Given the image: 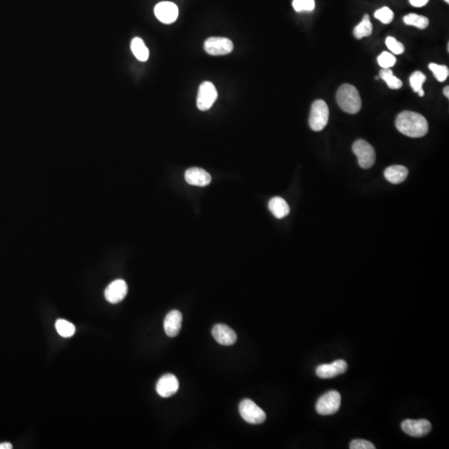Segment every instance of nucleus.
<instances>
[{"label": "nucleus", "mask_w": 449, "mask_h": 449, "mask_svg": "<svg viewBox=\"0 0 449 449\" xmlns=\"http://www.w3.org/2000/svg\"><path fill=\"white\" fill-rule=\"evenodd\" d=\"M395 125L401 133L413 138L424 137L429 131L426 118L420 113L410 111H404L398 115Z\"/></svg>", "instance_id": "nucleus-1"}, {"label": "nucleus", "mask_w": 449, "mask_h": 449, "mask_svg": "<svg viewBox=\"0 0 449 449\" xmlns=\"http://www.w3.org/2000/svg\"><path fill=\"white\" fill-rule=\"evenodd\" d=\"M336 101L340 108L347 113L356 114L361 111V98L358 90L353 85H342L338 90Z\"/></svg>", "instance_id": "nucleus-2"}, {"label": "nucleus", "mask_w": 449, "mask_h": 449, "mask_svg": "<svg viewBox=\"0 0 449 449\" xmlns=\"http://www.w3.org/2000/svg\"><path fill=\"white\" fill-rule=\"evenodd\" d=\"M328 105L323 100H316L312 103L310 108L309 124L313 131L320 132L325 128L328 121Z\"/></svg>", "instance_id": "nucleus-3"}, {"label": "nucleus", "mask_w": 449, "mask_h": 449, "mask_svg": "<svg viewBox=\"0 0 449 449\" xmlns=\"http://www.w3.org/2000/svg\"><path fill=\"white\" fill-rule=\"evenodd\" d=\"M353 152L358 158V165L362 168L369 169L373 167L376 159L374 147L368 141L360 139L353 144Z\"/></svg>", "instance_id": "nucleus-4"}, {"label": "nucleus", "mask_w": 449, "mask_h": 449, "mask_svg": "<svg viewBox=\"0 0 449 449\" xmlns=\"http://www.w3.org/2000/svg\"><path fill=\"white\" fill-rule=\"evenodd\" d=\"M240 413L242 418L251 424H260L266 420L264 411L251 399H244L239 406Z\"/></svg>", "instance_id": "nucleus-5"}, {"label": "nucleus", "mask_w": 449, "mask_h": 449, "mask_svg": "<svg viewBox=\"0 0 449 449\" xmlns=\"http://www.w3.org/2000/svg\"><path fill=\"white\" fill-rule=\"evenodd\" d=\"M340 404L341 395L340 393L331 390L319 398L316 404V411L319 414H334L340 409Z\"/></svg>", "instance_id": "nucleus-6"}, {"label": "nucleus", "mask_w": 449, "mask_h": 449, "mask_svg": "<svg viewBox=\"0 0 449 449\" xmlns=\"http://www.w3.org/2000/svg\"><path fill=\"white\" fill-rule=\"evenodd\" d=\"M217 88L211 82H204L199 87L196 105L201 111H207L217 99Z\"/></svg>", "instance_id": "nucleus-7"}, {"label": "nucleus", "mask_w": 449, "mask_h": 449, "mask_svg": "<svg viewBox=\"0 0 449 449\" xmlns=\"http://www.w3.org/2000/svg\"><path fill=\"white\" fill-rule=\"evenodd\" d=\"M233 48L231 40L221 37H212L206 39L204 44L205 52L212 56L228 54L232 52Z\"/></svg>", "instance_id": "nucleus-8"}, {"label": "nucleus", "mask_w": 449, "mask_h": 449, "mask_svg": "<svg viewBox=\"0 0 449 449\" xmlns=\"http://www.w3.org/2000/svg\"><path fill=\"white\" fill-rule=\"evenodd\" d=\"M401 428L402 430L408 435L420 438L431 432L432 424L426 420H406L402 423Z\"/></svg>", "instance_id": "nucleus-9"}, {"label": "nucleus", "mask_w": 449, "mask_h": 449, "mask_svg": "<svg viewBox=\"0 0 449 449\" xmlns=\"http://www.w3.org/2000/svg\"><path fill=\"white\" fill-rule=\"evenodd\" d=\"M154 13L158 20L162 23L169 24L176 20L179 10L174 3L161 2L156 5Z\"/></svg>", "instance_id": "nucleus-10"}, {"label": "nucleus", "mask_w": 449, "mask_h": 449, "mask_svg": "<svg viewBox=\"0 0 449 449\" xmlns=\"http://www.w3.org/2000/svg\"><path fill=\"white\" fill-rule=\"evenodd\" d=\"M347 369V363L343 360H338L331 364L319 365L316 369V374L320 379H332L345 373Z\"/></svg>", "instance_id": "nucleus-11"}, {"label": "nucleus", "mask_w": 449, "mask_h": 449, "mask_svg": "<svg viewBox=\"0 0 449 449\" xmlns=\"http://www.w3.org/2000/svg\"><path fill=\"white\" fill-rule=\"evenodd\" d=\"M157 392L162 398H169L177 392L179 382L177 378L171 374H165L160 378L156 387Z\"/></svg>", "instance_id": "nucleus-12"}, {"label": "nucleus", "mask_w": 449, "mask_h": 449, "mask_svg": "<svg viewBox=\"0 0 449 449\" xmlns=\"http://www.w3.org/2000/svg\"><path fill=\"white\" fill-rule=\"evenodd\" d=\"M128 294V285L124 280L112 281L105 290V298L109 303L121 302Z\"/></svg>", "instance_id": "nucleus-13"}, {"label": "nucleus", "mask_w": 449, "mask_h": 449, "mask_svg": "<svg viewBox=\"0 0 449 449\" xmlns=\"http://www.w3.org/2000/svg\"><path fill=\"white\" fill-rule=\"evenodd\" d=\"M212 335L217 343L224 346L232 345L237 340L235 331L226 324H216L212 328Z\"/></svg>", "instance_id": "nucleus-14"}, {"label": "nucleus", "mask_w": 449, "mask_h": 449, "mask_svg": "<svg viewBox=\"0 0 449 449\" xmlns=\"http://www.w3.org/2000/svg\"><path fill=\"white\" fill-rule=\"evenodd\" d=\"M185 179L190 185L206 187L212 182V176L207 171L198 167H192L186 171Z\"/></svg>", "instance_id": "nucleus-15"}, {"label": "nucleus", "mask_w": 449, "mask_h": 449, "mask_svg": "<svg viewBox=\"0 0 449 449\" xmlns=\"http://www.w3.org/2000/svg\"><path fill=\"white\" fill-rule=\"evenodd\" d=\"M183 324V315L178 310H171L164 319L165 332L169 337H176Z\"/></svg>", "instance_id": "nucleus-16"}, {"label": "nucleus", "mask_w": 449, "mask_h": 449, "mask_svg": "<svg viewBox=\"0 0 449 449\" xmlns=\"http://www.w3.org/2000/svg\"><path fill=\"white\" fill-rule=\"evenodd\" d=\"M408 175V168L401 165L391 166L384 171V177L386 178V180L395 185L404 182Z\"/></svg>", "instance_id": "nucleus-17"}, {"label": "nucleus", "mask_w": 449, "mask_h": 449, "mask_svg": "<svg viewBox=\"0 0 449 449\" xmlns=\"http://www.w3.org/2000/svg\"><path fill=\"white\" fill-rule=\"evenodd\" d=\"M269 209L272 214L278 219H282L290 213V206L288 203L280 196L273 197L270 201Z\"/></svg>", "instance_id": "nucleus-18"}, {"label": "nucleus", "mask_w": 449, "mask_h": 449, "mask_svg": "<svg viewBox=\"0 0 449 449\" xmlns=\"http://www.w3.org/2000/svg\"><path fill=\"white\" fill-rule=\"evenodd\" d=\"M131 49L137 59L145 62L148 59L149 50L144 44L143 40L140 38H134L131 43Z\"/></svg>", "instance_id": "nucleus-19"}, {"label": "nucleus", "mask_w": 449, "mask_h": 449, "mask_svg": "<svg viewBox=\"0 0 449 449\" xmlns=\"http://www.w3.org/2000/svg\"><path fill=\"white\" fill-rule=\"evenodd\" d=\"M372 31H373V25H372L370 16L368 14H365L361 23L354 27L353 35L356 39H361L365 37L370 36Z\"/></svg>", "instance_id": "nucleus-20"}, {"label": "nucleus", "mask_w": 449, "mask_h": 449, "mask_svg": "<svg viewBox=\"0 0 449 449\" xmlns=\"http://www.w3.org/2000/svg\"><path fill=\"white\" fill-rule=\"evenodd\" d=\"M379 78L387 83V87L391 89L401 88L403 82L399 78L395 77L393 71L390 69H383L379 73Z\"/></svg>", "instance_id": "nucleus-21"}, {"label": "nucleus", "mask_w": 449, "mask_h": 449, "mask_svg": "<svg viewBox=\"0 0 449 449\" xmlns=\"http://www.w3.org/2000/svg\"><path fill=\"white\" fill-rule=\"evenodd\" d=\"M404 22L407 25L414 26L420 29H425L429 24V18L416 14L405 15L404 17Z\"/></svg>", "instance_id": "nucleus-22"}, {"label": "nucleus", "mask_w": 449, "mask_h": 449, "mask_svg": "<svg viewBox=\"0 0 449 449\" xmlns=\"http://www.w3.org/2000/svg\"><path fill=\"white\" fill-rule=\"evenodd\" d=\"M55 328L60 336L64 338H70L75 334L76 328L74 324L65 319H57L55 323Z\"/></svg>", "instance_id": "nucleus-23"}, {"label": "nucleus", "mask_w": 449, "mask_h": 449, "mask_svg": "<svg viewBox=\"0 0 449 449\" xmlns=\"http://www.w3.org/2000/svg\"><path fill=\"white\" fill-rule=\"evenodd\" d=\"M425 81H426V76L420 71H416L411 75V87L415 93H417L420 95V97H424V91L423 89V84Z\"/></svg>", "instance_id": "nucleus-24"}, {"label": "nucleus", "mask_w": 449, "mask_h": 449, "mask_svg": "<svg viewBox=\"0 0 449 449\" xmlns=\"http://www.w3.org/2000/svg\"><path fill=\"white\" fill-rule=\"evenodd\" d=\"M429 68L432 71V73H433V75L435 77L436 79L439 81V82H444L445 80L447 79V77H448V68L447 66H445V65H439V64H433L432 63V64H429Z\"/></svg>", "instance_id": "nucleus-25"}, {"label": "nucleus", "mask_w": 449, "mask_h": 449, "mask_svg": "<svg viewBox=\"0 0 449 449\" xmlns=\"http://www.w3.org/2000/svg\"><path fill=\"white\" fill-rule=\"evenodd\" d=\"M374 17L384 24H388L394 20L395 14L390 8L383 7L374 13Z\"/></svg>", "instance_id": "nucleus-26"}, {"label": "nucleus", "mask_w": 449, "mask_h": 449, "mask_svg": "<svg viewBox=\"0 0 449 449\" xmlns=\"http://www.w3.org/2000/svg\"><path fill=\"white\" fill-rule=\"evenodd\" d=\"M293 8L295 11L311 12L315 9V0H293Z\"/></svg>", "instance_id": "nucleus-27"}, {"label": "nucleus", "mask_w": 449, "mask_h": 449, "mask_svg": "<svg viewBox=\"0 0 449 449\" xmlns=\"http://www.w3.org/2000/svg\"><path fill=\"white\" fill-rule=\"evenodd\" d=\"M396 57L388 52H383L378 57V63L379 66L383 69H390L396 64Z\"/></svg>", "instance_id": "nucleus-28"}, {"label": "nucleus", "mask_w": 449, "mask_h": 449, "mask_svg": "<svg viewBox=\"0 0 449 449\" xmlns=\"http://www.w3.org/2000/svg\"><path fill=\"white\" fill-rule=\"evenodd\" d=\"M385 44L387 48L395 54H402L404 52V46L394 37H387Z\"/></svg>", "instance_id": "nucleus-29"}, {"label": "nucleus", "mask_w": 449, "mask_h": 449, "mask_svg": "<svg viewBox=\"0 0 449 449\" xmlns=\"http://www.w3.org/2000/svg\"><path fill=\"white\" fill-rule=\"evenodd\" d=\"M349 448L375 449V446L370 441L365 440V439H354L350 442Z\"/></svg>", "instance_id": "nucleus-30"}, {"label": "nucleus", "mask_w": 449, "mask_h": 449, "mask_svg": "<svg viewBox=\"0 0 449 449\" xmlns=\"http://www.w3.org/2000/svg\"><path fill=\"white\" fill-rule=\"evenodd\" d=\"M429 1V0H409L411 5L417 8L424 7Z\"/></svg>", "instance_id": "nucleus-31"}, {"label": "nucleus", "mask_w": 449, "mask_h": 449, "mask_svg": "<svg viewBox=\"0 0 449 449\" xmlns=\"http://www.w3.org/2000/svg\"><path fill=\"white\" fill-rule=\"evenodd\" d=\"M13 448V446H12L11 443L10 442H2V443H0V449H12Z\"/></svg>", "instance_id": "nucleus-32"}, {"label": "nucleus", "mask_w": 449, "mask_h": 449, "mask_svg": "<svg viewBox=\"0 0 449 449\" xmlns=\"http://www.w3.org/2000/svg\"><path fill=\"white\" fill-rule=\"evenodd\" d=\"M443 94H444L445 97H446V98H449V87H448V86H447V87H444V90H443Z\"/></svg>", "instance_id": "nucleus-33"}, {"label": "nucleus", "mask_w": 449, "mask_h": 449, "mask_svg": "<svg viewBox=\"0 0 449 449\" xmlns=\"http://www.w3.org/2000/svg\"><path fill=\"white\" fill-rule=\"evenodd\" d=\"M444 1L445 2L447 3V4L449 3V0H444Z\"/></svg>", "instance_id": "nucleus-34"}]
</instances>
